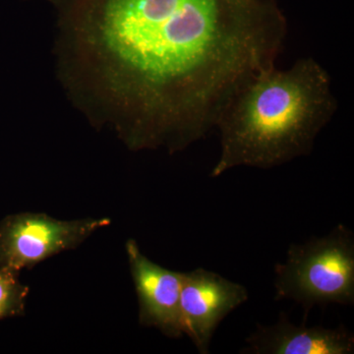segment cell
<instances>
[{
  "mask_svg": "<svg viewBox=\"0 0 354 354\" xmlns=\"http://www.w3.org/2000/svg\"><path fill=\"white\" fill-rule=\"evenodd\" d=\"M58 66L74 102L133 151L179 152L227 97L274 65L276 0H62Z\"/></svg>",
  "mask_w": 354,
  "mask_h": 354,
  "instance_id": "1",
  "label": "cell"
},
{
  "mask_svg": "<svg viewBox=\"0 0 354 354\" xmlns=\"http://www.w3.org/2000/svg\"><path fill=\"white\" fill-rule=\"evenodd\" d=\"M335 109L329 74L314 58L255 72L218 113L221 153L209 176L239 167L272 169L309 155Z\"/></svg>",
  "mask_w": 354,
  "mask_h": 354,
  "instance_id": "2",
  "label": "cell"
},
{
  "mask_svg": "<svg viewBox=\"0 0 354 354\" xmlns=\"http://www.w3.org/2000/svg\"><path fill=\"white\" fill-rule=\"evenodd\" d=\"M274 299L314 307L354 304V234L344 225L304 243L291 244L274 267Z\"/></svg>",
  "mask_w": 354,
  "mask_h": 354,
  "instance_id": "3",
  "label": "cell"
},
{
  "mask_svg": "<svg viewBox=\"0 0 354 354\" xmlns=\"http://www.w3.org/2000/svg\"><path fill=\"white\" fill-rule=\"evenodd\" d=\"M108 218L60 221L44 213H19L0 221V269L19 274L65 251L73 250L97 230L109 227Z\"/></svg>",
  "mask_w": 354,
  "mask_h": 354,
  "instance_id": "4",
  "label": "cell"
},
{
  "mask_svg": "<svg viewBox=\"0 0 354 354\" xmlns=\"http://www.w3.org/2000/svg\"><path fill=\"white\" fill-rule=\"evenodd\" d=\"M249 299L248 290L218 272L198 268L181 272L180 309L184 335L201 354L221 321Z\"/></svg>",
  "mask_w": 354,
  "mask_h": 354,
  "instance_id": "5",
  "label": "cell"
},
{
  "mask_svg": "<svg viewBox=\"0 0 354 354\" xmlns=\"http://www.w3.org/2000/svg\"><path fill=\"white\" fill-rule=\"evenodd\" d=\"M125 250L138 299L140 325L156 328L171 339L183 337L181 272L171 271L149 259L134 239H128Z\"/></svg>",
  "mask_w": 354,
  "mask_h": 354,
  "instance_id": "6",
  "label": "cell"
},
{
  "mask_svg": "<svg viewBox=\"0 0 354 354\" xmlns=\"http://www.w3.org/2000/svg\"><path fill=\"white\" fill-rule=\"evenodd\" d=\"M241 353L247 354H353L354 335L344 326L325 328L295 325L281 313L272 325H258L246 339Z\"/></svg>",
  "mask_w": 354,
  "mask_h": 354,
  "instance_id": "7",
  "label": "cell"
},
{
  "mask_svg": "<svg viewBox=\"0 0 354 354\" xmlns=\"http://www.w3.org/2000/svg\"><path fill=\"white\" fill-rule=\"evenodd\" d=\"M29 288L23 285L17 272L0 269V321L24 316Z\"/></svg>",
  "mask_w": 354,
  "mask_h": 354,
  "instance_id": "8",
  "label": "cell"
},
{
  "mask_svg": "<svg viewBox=\"0 0 354 354\" xmlns=\"http://www.w3.org/2000/svg\"><path fill=\"white\" fill-rule=\"evenodd\" d=\"M50 1L53 2V3L57 4L58 2L62 1V0H50Z\"/></svg>",
  "mask_w": 354,
  "mask_h": 354,
  "instance_id": "9",
  "label": "cell"
}]
</instances>
